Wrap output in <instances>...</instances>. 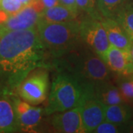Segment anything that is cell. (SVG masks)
I'll use <instances>...</instances> for the list:
<instances>
[{
    "instance_id": "obj_1",
    "label": "cell",
    "mask_w": 133,
    "mask_h": 133,
    "mask_svg": "<svg viewBox=\"0 0 133 133\" xmlns=\"http://www.w3.org/2000/svg\"><path fill=\"white\" fill-rule=\"evenodd\" d=\"M37 29L6 30L0 36V94L12 95L29 73L45 65Z\"/></svg>"
},
{
    "instance_id": "obj_2",
    "label": "cell",
    "mask_w": 133,
    "mask_h": 133,
    "mask_svg": "<svg viewBox=\"0 0 133 133\" xmlns=\"http://www.w3.org/2000/svg\"><path fill=\"white\" fill-rule=\"evenodd\" d=\"M58 72H66L87 87H95L111 81L112 72L103 58L83 42L59 56L52 58Z\"/></svg>"
},
{
    "instance_id": "obj_3",
    "label": "cell",
    "mask_w": 133,
    "mask_h": 133,
    "mask_svg": "<svg viewBox=\"0 0 133 133\" xmlns=\"http://www.w3.org/2000/svg\"><path fill=\"white\" fill-rule=\"evenodd\" d=\"M36 29L45 52L52 58L61 56L82 42L78 19L64 22H48L40 19Z\"/></svg>"
},
{
    "instance_id": "obj_4",
    "label": "cell",
    "mask_w": 133,
    "mask_h": 133,
    "mask_svg": "<svg viewBox=\"0 0 133 133\" xmlns=\"http://www.w3.org/2000/svg\"><path fill=\"white\" fill-rule=\"evenodd\" d=\"M88 87L72 74L58 72L52 81L44 113L51 115L80 107Z\"/></svg>"
},
{
    "instance_id": "obj_5",
    "label": "cell",
    "mask_w": 133,
    "mask_h": 133,
    "mask_svg": "<svg viewBox=\"0 0 133 133\" xmlns=\"http://www.w3.org/2000/svg\"><path fill=\"white\" fill-rule=\"evenodd\" d=\"M102 16H85L80 19V37L82 42L104 59L110 47L107 33L101 22Z\"/></svg>"
},
{
    "instance_id": "obj_6",
    "label": "cell",
    "mask_w": 133,
    "mask_h": 133,
    "mask_svg": "<svg viewBox=\"0 0 133 133\" xmlns=\"http://www.w3.org/2000/svg\"><path fill=\"white\" fill-rule=\"evenodd\" d=\"M48 88L47 71H38L26 78L17 88L19 96L30 104L38 105L44 101Z\"/></svg>"
},
{
    "instance_id": "obj_7",
    "label": "cell",
    "mask_w": 133,
    "mask_h": 133,
    "mask_svg": "<svg viewBox=\"0 0 133 133\" xmlns=\"http://www.w3.org/2000/svg\"><path fill=\"white\" fill-rule=\"evenodd\" d=\"M81 115L86 132H93L105 121V106L95 95L93 89L88 87L81 105Z\"/></svg>"
},
{
    "instance_id": "obj_8",
    "label": "cell",
    "mask_w": 133,
    "mask_h": 133,
    "mask_svg": "<svg viewBox=\"0 0 133 133\" xmlns=\"http://www.w3.org/2000/svg\"><path fill=\"white\" fill-rule=\"evenodd\" d=\"M51 125L57 132H86L82 120L81 106L66 111L56 112L51 119Z\"/></svg>"
},
{
    "instance_id": "obj_9",
    "label": "cell",
    "mask_w": 133,
    "mask_h": 133,
    "mask_svg": "<svg viewBox=\"0 0 133 133\" xmlns=\"http://www.w3.org/2000/svg\"><path fill=\"white\" fill-rule=\"evenodd\" d=\"M104 61L109 70L117 76H130L133 74V63L129 50L110 47L105 54Z\"/></svg>"
},
{
    "instance_id": "obj_10",
    "label": "cell",
    "mask_w": 133,
    "mask_h": 133,
    "mask_svg": "<svg viewBox=\"0 0 133 133\" xmlns=\"http://www.w3.org/2000/svg\"><path fill=\"white\" fill-rule=\"evenodd\" d=\"M41 14L36 12L30 5H26L19 12L10 16L4 25L5 30H19L36 28Z\"/></svg>"
},
{
    "instance_id": "obj_11",
    "label": "cell",
    "mask_w": 133,
    "mask_h": 133,
    "mask_svg": "<svg viewBox=\"0 0 133 133\" xmlns=\"http://www.w3.org/2000/svg\"><path fill=\"white\" fill-rule=\"evenodd\" d=\"M19 132L18 119L10 95L0 94V132Z\"/></svg>"
},
{
    "instance_id": "obj_12",
    "label": "cell",
    "mask_w": 133,
    "mask_h": 133,
    "mask_svg": "<svg viewBox=\"0 0 133 133\" xmlns=\"http://www.w3.org/2000/svg\"><path fill=\"white\" fill-rule=\"evenodd\" d=\"M101 22L107 31L110 44L115 48L129 50L132 40L118 22L113 19L105 17H102Z\"/></svg>"
},
{
    "instance_id": "obj_13",
    "label": "cell",
    "mask_w": 133,
    "mask_h": 133,
    "mask_svg": "<svg viewBox=\"0 0 133 133\" xmlns=\"http://www.w3.org/2000/svg\"><path fill=\"white\" fill-rule=\"evenodd\" d=\"M44 110L40 107H31L22 114L17 115L19 132H36L41 125Z\"/></svg>"
},
{
    "instance_id": "obj_14",
    "label": "cell",
    "mask_w": 133,
    "mask_h": 133,
    "mask_svg": "<svg viewBox=\"0 0 133 133\" xmlns=\"http://www.w3.org/2000/svg\"><path fill=\"white\" fill-rule=\"evenodd\" d=\"M93 91L98 98L106 107L125 104L118 87L112 84L111 81H107L95 87Z\"/></svg>"
},
{
    "instance_id": "obj_15",
    "label": "cell",
    "mask_w": 133,
    "mask_h": 133,
    "mask_svg": "<svg viewBox=\"0 0 133 133\" xmlns=\"http://www.w3.org/2000/svg\"><path fill=\"white\" fill-rule=\"evenodd\" d=\"M79 14L72 11L65 6L58 5L44 10L41 18L48 22H64L78 19Z\"/></svg>"
},
{
    "instance_id": "obj_16",
    "label": "cell",
    "mask_w": 133,
    "mask_h": 133,
    "mask_svg": "<svg viewBox=\"0 0 133 133\" xmlns=\"http://www.w3.org/2000/svg\"><path fill=\"white\" fill-rule=\"evenodd\" d=\"M132 112L127 104L110 105L105 107V121L119 125H127L132 118Z\"/></svg>"
},
{
    "instance_id": "obj_17",
    "label": "cell",
    "mask_w": 133,
    "mask_h": 133,
    "mask_svg": "<svg viewBox=\"0 0 133 133\" xmlns=\"http://www.w3.org/2000/svg\"><path fill=\"white\" fill-rule=\"evenodd\" d=\"M133 0H97V7L101 15L114 19L119 12Z\"/></svg>"
},
{
    "instance_id": "obj_18",
    "label": "cell",
    "mask_w": 133,
    "mask_h": 133,
    "mask_svg": "<svg viewBox=\"0 0 133 133\" xmlns=\"http://www.w3.org/2000/svg\"><path fill=\"white\" fill-rule=\"evenodd\" d=\"M114 19L121 26L129 38L133 40V1L121 10Z\"/></svg>"
},
{
    "instance_id": "obj_19",
    "label": "cell",
    "mask_w": 133,
    "mask_h": 133,
    "mask_svg": "<svg viewBox=\"0 0 133 133\" xmlns=\"http://www.w3.org/2000/svg\"><path fill=\"white\" fill-rule=\"evenodd\" d=\"M121 95L125 104H133V76H118L116 80Z\"/></svg>"
},
{
    "instance_id": "obj_20",
    "label": "cell",
    "mask_w": 133,
    "mask_h": 133,
    "mask_svg": "<svg viewBox=\"0 0 133 133\" xmlns=\"http://www.w3.org/2000/svg\"><path fill=\"white\" fill-rule=\"evenodd\" d=\"M78 9L79 12L90 16H100L97 0H76Z\"/></svg>"
},
{
    "instance_id": "obj_21",
    "label": "cell",
    "mask_w": 133,
    "mask_h": 133,
    "mask_svg": "<svg viewBox=\"0 0 133 133\" xmlns=\"http://www.w3.org/2000/svg\"><path fill=\"white\" fill-rule=\"evenodd\" d=\"M24 6L20 0H2L0 4V9L13 16L19 12Z\"/></svg>"
},
{
    "instance_id": "obj_22",
    "label": "cell",
    "mask_w": 133,
    "mask_h": 133,
    "mask_svg": "<svg viewBox=\"0 0 133 133\" xmlns=\"http://www.w3.org/2000/svg\"><path fill=\"white\" fill-rule=\"evenodd\" d=\"M127 128L124 127V125H119L104 121L99 124L93 132L95 133H118L124 132Z\"/></svg>"
},
{
    "instance_id": "obj_23",
    "label": "cell",
    "mask_w": 133,
    "mask_h": 133,
    "mask_svg": "<svg viewBox=\"0 0 133 133\" xmlns=\"http://www.w3.org/2000/svg\"><path fill=\"white\" fill-rule=\"evenodd\" d=\"M59 1H60L61 5L65 6L76 13L80 14L79 10L78 9V7H77L76 0H59Z\"/></svg>"
},
{
    "instance_id": "obj_24",
    "label": "cell",
    "mask_w": 133,
    "mask_h": 133,
    "mask_svg": "<svg viewBox=\"0 0 133 133\" xmlns=\"http://www.w3.org/2000/svg\"><path fill=\"white\" fill-rule=\"evenodd\" d=\"M10 15L8 14L5 10L0 9V25H4L9 19Z\"/></svg>"
},
{
    "instance_id": "obj_25",
    "label": "cell",
    "mask_w": 133,
    "mask_h": 133,
    "mask_svg": "<svg viewBox=\"0 0 133 133\" xmlns=\"http://www.w3.org/2000/svg\"><path fill=\"white\" fill-rule=\"evenodd\" d=\"M42 1L44 5L45 8H49L56 6V5H61L59 0H42Z\"/></svg>"
},
{
    "instance_id": "obj_26",
    "label": "cell",
    "mask_w": 133,
    "mask_h": 133,
    "mask_svg": "<svg viewBox=\"0 0 133 133\" xmlns=\"http://www.w3.org/2000/svg\"><path fill=\"white\" fill-rule=\"evenodd\" d=\"M129 52H130L131 58H132V61L133 63V40H132V42H131V45L129 48Z\"/></svg>"
},
{
    "instance_id": "obj_27",
    "label": "cell",
    "mask_w": 133,
    "mask_h": 133,
    "mask_svg": "<svg viewBox=\"0 0 133 133\" xmlns=\"http://www.w3.org/2000/svg\"><path fill=\"white\" fill-rule=\"evenodd\" d=\"M20 1H21V2H22L25 5V6H26V5H29V4H30L33 0H20Z\"/></svg>"
},
{
    "instance_id": "obj_28",
    "label": "cell",
    "mask_w": 133,
    "mask_h": 133,
    "mask_svg": "<svg viewBox=\"0 0 133 133\" xmlns=\"http://www.w3.org/2000/svg\"><path fill=\"white\" fill-rule=\"evenodd\" d=\"M2 0H0V4H1V2H2Z\"/></svg>"
},
{
    "instance_id": "obj_29",
    "label": "cell",
    "mask_w": 133,
    "mask_h": 133,
    "mask_svg": "<svg viewBox=\"0 0 133 133\" xmlns=\"http://www.w3.org/2000/svg\"><path fill=\"white\" fill-rule=\"evenodd\" d=\"M132 76H133V74H132Z\"/></svg>"
}]
</instances>
